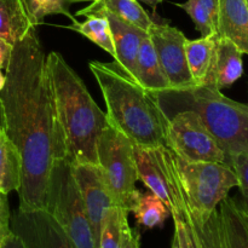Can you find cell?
Segmentation results:
<instances>
[{
  "label": "cell",
  "instance_id": "1",
  "mask_svg": "<svg viewBox=\"0 0 248 248\" xmlns=\"http://www.w3.org/2000/svg\"><path fill=\"white\" fill-rule=\"evenodd\" d=\"M0 92L5 131L21 154L19 210H45L51 169L65 159L62 133L56 120L46 55L35 31L12 47Z\"/></svg>",
  "mask_w": 248,
  "mask_h": 248
},
{
  "label": "cell",
  "instance_id": "2",
  "mask_svg": "<svg viewBox=\"0 0 248 248\" xmlns=\"http://www.w3.org/2000/svg\"><path fill=\"white\" fill-rule=\"evenodd\" d=\"M46 69L65 159L72 165L97 164V143L109 125L107 114L61 53L46 56Z\"/></svg>",
  "mask_w": 248,
  "mask_h": 248
},
{
  "label": "cell",
  "instance_id": "3",
  "mask_svg": "<svg viewBox=\"0 0 248 248\" xmlns=\"http://www.w3.org/2000/svg\"><path fill=\"white\" fill-rule=\"evenodd\" d=\"M89 67L103 94L109 125L135 145L166 147L167 120L154 94L127 77L115 62L91 61Z\"/></svg>",
  "mask_w": 248,
  "mask_h": 248
},
{
  "label": "cell",
  "instance_id": "4",
  "mask_svg": "<svg viewBox=\"0 0 248 248\" xmlns=\"http://www.w3.org/2000/svg\"><path fill=\"white\" fill-rule=\"evenodd\" d=\"M154 96L166 120L181 111H195L225 153L228 162L232 155L248 149V104L232 101L213 87L195 85L162 90Z\"/></svg>",
  "mask_w": 248,
  "mask_h": 248
},
{
  "label": "cell",
  "instance_id": "5",
  "mask_svg": "<svg viewBox=\"0 0 248 248\" xmlns=\"http://www.w3.org/2000/svg\"><path fill=\"white\" fill-rule=\"evenodd\" d=\"M45 210L57 220L74 248H97L84 201L73 176V166L67 159L53 162Z\"/></svg>",
  "mask_w": 248,
  "mask_h": 248
},
{
  "label": "cell",
  "instance_id": "6",
  "mask_svg": "<svg viewBox=\"0 0 248 248\" xmlns=\"http://www.w3.org/2000/svg\"><path fill=\"white\" fill-rule=\"evenodd\" d=\"M186 195L189 217L206 218L215 212L229 191L239 186L232 166L217 162L189 161L171 152Z\"/></svg>",
  "mask_w": 248,
  "mask_h": 248
},
{
  "label": "cell",
  "instance_id": "7",
  "mask_svg": "<svg viewBox=\"0 0 248 248\" xmlns=\"http://www.w3.org/2000/svg\"><path fill=\"white\" fill-rule=\"evenodd\" d=\"M97 165L102 170L107 186L116 206L131 212L140 193L133 144L125 135L108 125L97 143Z\"/></svg>",
  "mask_w": 248,
  "mask_h": 248
},
{
  "label": "cell",
  "instance_id": "8",
  "mask_svg": "<svg viewBox=\"0 0 248 248\" xmlns=\"http://www.w3.org/2000/svg\"><path fill=\"white\" fill-rule=\"evenodd\" d=\"M138 181L157 196L169 208L173 219L188 220L189 210L171 150L161 147L133 144Z\"/></svg>",
  "mask_w": 248,
  "mask_h": 248
},
{
  "label": "cell",
  "instance_id": "9",
  "mask_svg": "<svg viewBox=\"0 0 248 248\" xmlns=\"http://www.w3.org/2000/svg\"><path fill=\"white\" fill-rule=\"evenodd\" d=\"M166 147L189 161L229 165L225 153L193 110L177 113L167 120Z\"/></svg>",
  "mask_w": 248,
  "mask_h": 248
},
{
  "label": "cell",
  "instance_id": "10",
  "mask_svg": "<svg viewBox=\"0 0 248 248\" xmlns=\"http://www.w3.org/2000/svg\"><path fill=\"white\" fill-rule=\"evenodd\" d=\"M164 74L169 81V89H184L193 86L186 55L188 41L182 31L169 23H154L148 31Z\"/></svg>",
  "mask_w": 248,
  "mask_h": 248
},
{
  "label": "cell",
  "instance_id": "11",
  "mask_svg": "<svg viewBox=\"0 0 248 248\" xmlns=\"http://www.w3.org/2000/svg\"><path fill=\"white\" fill-rule=\"evenodd\" d=\"M11 230L23 248H74L57 220L46 210H17L11 216Z\"/></svg>",
  "mask_w": 248,
  "mask_h": 248
},
{
  "label": "cell",
  "instance_id": "12",
  "mask_svg": "<svg viewBox=\"0 0 248 248\" xmlns=\"http://www.w3.org/2000/svg\"><path fill=\"white\" fill-rule=\"evenodd\" d=\"M72 166L73 176L84 201L97 247L104 216L109 208L116 205L98 165L84 162L74 164Z\"/></svg>",
  "mask_w": 248,
  "mask_h": 248
},
{
  "label": "cell",
  "instance_id": "13",
  "mask_svg": "<svg viewBox=\"0 0 248 248\" xmlns=\"http://www.w3.org/2000/svg\"><path fill=\"white\" fill-rule=\"evenodd\" d=\"M92 14H102L108 18L113 34L114 46H115V60L119 68L131 79L136 80V62L140 51V43L148 35L147 31L124 19L104 9H85L79 10L77 16H86Z\"/></svg>",
  "mask_w": 248,
  "mask_h": 248
},
{
  "label": "cell",
  "instance_id": "14",
  "mask_svg": "<svg viewBox=\"0 0 248 248\" xmlns=\"http://www.w3.org/2000/svg\"><path fill=\"white\" fill-rule=\"evenodd\" d=\"M242 55L235 44L217 35L212 68L205 86L222 91L235 84L244 74Z\"/></svg>",
  "mask_w": 248,
  "mask_h": 248
},
{
  "label": "cell",
  "instance_id": "15",
  "mask_svg": "<svg viewBox=\"0 0 248 248\" xmlns=\"http://www.w3.org/2000/svg\"><path fill=\"white\" fill-rule=\"evenodd\" d=\"M217 35L230 40L248 55L247 0H219Z\"/></svg>",
  "mask_w": 248,
  "mask_h": 248
},
{
  "label": "cell",
  "instance_id": "16",
  "mask_svg": "<svg viewBox=\"0 0 248 248\" xmlns=\"http://www.w3.org/2000/svg\"><path fill=\"white\" fill-rule=\"evenodd\" d=\"M136 81L153 94L170 87L149 35L140 43L136 62Z\"/></svg>",
  "mask_w": 248,
  "mask_h": 248
},
{
  "label": "cell",
  "instance_id": "17",
  "mask_svg": "<svg viewBox=\"0 0 248 248\" xmlns=\"http://www.w3.org/2000/svg\"><path fill=\"white\" fill-rule=\"evenodd\" d=\"M35 29L23 0H0V39L15 45Z\"/></svg>",
  "mask_w": 248,
  "mask_h": 248
},
{
  "label": "cell",
  "instance_id": "18",
  "mask_svg": "<svg viewBox=\"0 0 248 248\" xmlns=\"http://www.w3.org/2000/svg\"><path fill=\"white\" fill-rule=\"evenodd\" d=\"M216 41L217 34H210L196 40L186 41V62L195 86H205L207 82L215 57Z\"/></svg>",
  "mask_w": 248,
  "mask_h": 248
},
{
  "label": "cell",
  "instance_id": "19",
  "mask_svg": "<svg viewBox=\"0 0 248 248\" xmlns=\"http://www.w3.org/2000/svg\"><path fill=\"white\" fill-rule=\"evenodd\" d=\"M218 207L228 248H248V212L241 202L227 198Z\"/></svg>",
  "mask_w": 248,
  "mask_h": 248
},
{
  "label": "cell",
  "instance_id": "20",
  "mask_svg": "<svg viewBox=\"0 0 248 248\" xmlns=\"http://www.w3.org/2000/svg\"><path fill=\"white\" fill-rule=\"evenodd\" d=\"M22 182V159L6 131H0V191L18 193Z\"/></svg>",
  "mask_w": 248,
  "mask_h": 248
},
{
  "label": "cell",
  "instance_id": "21",
  "mask_svg": "<svg viewBox=\"0 0 248 248\" xmlns=\"http://www.w3.org/2000/svg\"><path fill=\"white\" fill-rule=\"evenodd\" d=\"M85 17L86 19L84 22H72V24L65 26V28L84 35L115 60V46L108 18L102 14L86 15Z\"/></svg>",
  "mask_w": 248,
  "mask_h": 248
},
{
  "label": "cell",
  "instance_id": "22",
  "mask_svg": "<svg viewBox=\"0 0 248 248\" xmlns=\"http://www.w3.org/2000/svg\"><path fill=\"white\" fill-rule=\"evenodd\" d=\"M189 225L195 236L198 248H228L219 210L206 218L188 217Z\"/></svg>",
  "mask_w": 248,
  "mask_h": 248
},
{
  "label": "cell",
  "instance_id": "23",
  "mask_svg": "<svg viewBox=\"0 0 248 248\" xmlns=\"http://www.w3.org/2000/svg\"><path fill=\"white\" fill-rule=\"evenodd\" d=\"M91 5L87 9H104L118 16L119 18L143 29L149 31L154 23L152 17L148 15L138 0H91Z\"/></svg>",
  "mask_w": 248,
  "mask_h": 248
},
{
  "label": "cell",
  "instance_id": "24",
  "mask_svg": "<svg viewBox=\"0 0 248 248\" xmlns=\"http://www.w3.org/2000/svg\"><path fill=\"white\" fill-rule=\"evenodd\" d=\"M131 212L135 215L137 224L145 229L162 227L170 215L169 208L152 191L138 193L135 199Z\"/></svg>",
  "mask_w": 248,
  "mask_h": 248
},
{
  "label": "cell",
  "instance_id": "25",
  "mask_svg": "<svg viewBox=\"0 0 248 248\" xmlns=\"http://www.w3.org/2000/svg\"><path fill=\"white\" fill-rule=\"evenodd\" d=\"M127 215V211L119 206H113L107 211L102 223L97 248H124L130 230Z\"/></svg>",
  "mask_w": 248,
  "mask_h": 248
},
{
  "label": "cell",
  "instance_id": "26",
  "mask_svg": "<svg viewBox=\"0 0 248 248\" xmlns=\"http://www.w3.org/2000/svg\"><path fill=\"white\" fill-rule=\"evenodd\" d=\"M176 5L188 14L201 36L217 34L219 0H186Z\"/></svg>",
  "mask_w": 248,
  "mask_h": 248
},
{
  "label": "cell",
  "instance_id": "27",
  "mask_svg": "<svg viewBox=\"0 0 248 248\" xmlns=\"http://www.w3.org/2000/svg\"><path fill=\"white\" fill-rule=\"evenodd\" d=\"M29 17L34 26L38 27L43 23L44 18L51 15H64L72 22L77 19L70 14V6L77 2L86 0H23Z\"/></svg>",
  "mask_w": 248,
  "mask_h": 248
},
{
  "label": "cell",
  "instance_id": "28",
  "mask_svg": "<svg viewBox=\"0 0 248 248\" xmlns=\"http://www.w3.org/2000/svg\"><path fill=\"white\" fill-rule=\"evenodd\" d=\"M229 165L237 176L239 188L241 191V205L248 212V149L242 150L229 157Z\"/></svg>",
  "mask_w": 248,
  "mask_h": 248
},
{
  "label": "cell",
  "instance_id": "29",
  "mask_svg": "<svg viewBox=\"0 0 248 248\" xmlns=\"http://www.w3.org/2000/svg\"><path fill=\"white\" fill-rule=\"evenodd\" d=\"M11 235V212H10L9 198L6 193L0 191V248L4 246Z\"/></svg>",
  "mask_w": 248,
  "mask_h": 248
},
{
  "label": "cell",
  "instance_id": "30",
  "mask_svg": "<svg viewBox=\"0 0 248 248\" xmlns=\"http://www.w3.org/2000/svg\"><path fill=\"white\" fill-rule=\"evenodd\" d=\"M174 220V234L178 239L179 248H198L195 236L191 227L186 220L173 219Z\"/></svg>",
  "mask_w": 248,
  "mask_h": 248
},
{
  "label": "cell",
  "instance_id": "31",
  "mask_svg": "<svg viewBox=\"0 0 248 248\" xmlns=\"http://www.w3.org/2000/svg\"><path fill=\"white\" fill-rule=\"evenodd\" d=\"M14 45L0 39V69H6Z\"/></svg>",
  "mask_w": 248,
  "mask_h": 248
},
{
  "label": "cell",
  "instance_id": "32",
  "mask_svg": "<svg viewBox=\"0 0 248 248\" xmlns=\"http://www.w3.org/2000/svg\"><path fill=\"white\" fill-rule=\"evenodd\" d=\"M124 248H140V232L138 229L128 230Z\"/></svg>",
  "mask_w": 248,
  "mask_h": 248
},
{
  "label": "cell",
  "instance_id": "33",
  "mask_svg": "<svg viewBox=\"0 0 248 248\" xmlns=\"http://www.w3.org/2000/svg\"><path fill=\"white\" fill-rule=\"evenodd\" d=\"M1 248H23V245H22L21 240H19L18 237H17L16 235L12 232L11 236L7 239V241L5 242L4 246H2Z\"/></svg>",
  "mask_w": 248,
  "mask_h": 248
},
{
  "label": "cell",
  "instance_id": "34",
  "mask_svg": "<svg viewBox=\"0 0 248 248\" xmlns=\"http://www.w3.org/2000/svg\"><path fill=\"white\" fill-rule=\"evenodd\" d=\"M138 1L140 2H144V4H147L148 6H150L153 9V11H154V14L156 12V9L157 6H159V4H161L164 0H138Z\"/></svg>",
  "mask_w": 248,
  "mask_h": 248
},
{
  "label": "cell",
  "instance_id": "35",
  "mask_svg": "<svg viewBox=\"0 0 248 248\" xmlns=\"http://www.w3.org/2000/svg\"><path fill=\"white\" fill-rule=\"evenodd\" d=\"M5 130V115H4V108H2V103L0 101V131Z\"/></svg>",
  "mask_w": 248,
  "mask_h": 248
},
{
  "label": "cell",
  "instance_id": "36",
  "mask_svg": "<svg viewBox=\"0 0 248 248\" xmlns=\"http://www.w3.org/2000/svg\"><path fill=\"white\" fill-rule=\"evenodd\" d=\"M5 82H6V75L2 73V69H0V92H1L2 89H4Z\"/></svg>",
  "mask_w": 248,
  "mask_h": 248
},
{
  "label": "cell",
  "instance_id": "37",
  "mask_svg": "<svg viewBox=\"0 0 248 248\" xmlns=\"http://www.w3.org/2000/svg\"><path fill=\"white\" fill-rule=\"evenodd\" d=\"M171 248H179V244H178V239H177V235H173V239H172V245Z\"/></svg>",
  "mask_w": 248,
  "mask_h": 248
},
{
  "label": "cell",
  "instance_id": "38",
  "mask_svg": "<svg viewBox=\"0 0 248 248\" xmlns=\"http://www.w3.org/2000/svg\"><path fill=\"white\" fill-rule=\"evenodd\" d=\"M247 2H248V0H247Z\"/></svg>",
  "mask_w": 248,
  "mask_h": 248
},
{
  "label": "cell",
  "instance_id": "39",
  "mask_svg": "<svg viewBox=\"0 0 248 248\" xmlns=\"http://www.w3.org/2000/svg\"><path fill=\"white\" fill-rule=\"evenodd\" d=\"M245 210H246V208H245Z\"/></svg>",
  "mask_w": 248,
  "mask_h": 248
}]
</instances>
